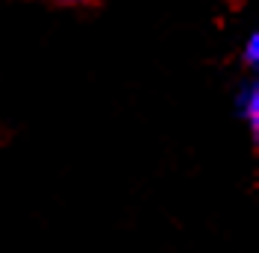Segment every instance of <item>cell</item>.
Listing matches in <instances>:
<instances>
[{
	"label": "cell",
	"mask_w": 259,
	"mask_h": 253,
	"mask_svg": "<svg viewBox=\"0 0 259 253\" xmlns=\"http://www.w3.org/2000/svg\"><path fill=\"white\" fill-rule=\"evenodd\" d=\"M236 109H239V118L244 121L247 133H250L253 142H256V136H259V86H256V79H253V82H244L242 89H239V95H236Z\"/></svg>",
	"instance_id": "6da1fadb"
},
{
	"label": "cell",
	"mask_w": 259,
	"mask_h": 253,
	"mask_svg": "<svg viewBox=\"0 0 259 253\" xmlns=\"http://www.w3.org/2000/svg\"><path fill=\"white\" fill-rule=\"evenodd\" d=\"M242 59H244V65H247V68H256V65H259V32L256 30L244 38Z\"/></svg>",
	"instance_id": "7a4b0ae2"
},
{
	"label": "cell",
	"mask_w": 259,
	"mask_h": 253,
	"mask_svg": "<svg viewBox=\"0 0 259 253\" xmlns=\"http://www.w3.org/2000/svg\"><path fill=\"white\" fill-rule=\"evenodd\" d=\"M50 3H56V6H68V9H77V6H89V3H95V0H50Z\"/></svg>",
	"instance_id": "3957f363"
}]
</instances>
